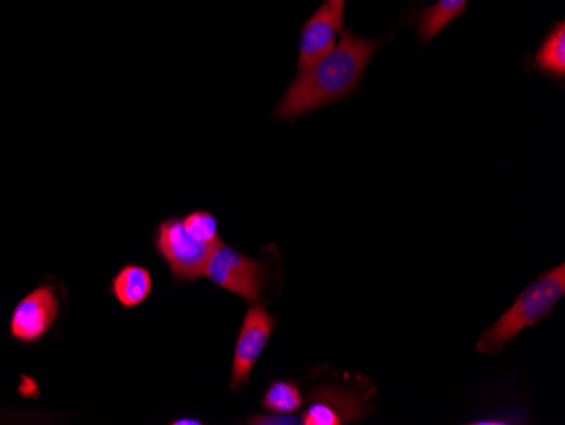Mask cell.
<instances>
[{
  "mask_svg": "<svg viewBox=\"0 0 565 425\" xmlns=\"http://www.w3.org/2000/svg\"><path fill=\"white\" fill-rule=\"evenodd\" d=\"M565 295V265L555 266L542 273L522 294L515 304L501 314L500 319L482 332L476 349L481 354L497 357L504 346L513 341L520 332L533 328L535 323L547 319Z\"/></svg>",
  "mask_w": 565,
  "mask_h": 425,
  "instance_id": "obj_2",
  "label": "cell"
},
{
  "mask_svg": "<svg viewBox=\"0 0 565 425\" xmlns=\"http://www.w3.org/2000/svg\"><path fill=\"white\" fill-rule=\"evenodd\" d=\"M367 396L341 386H320L310 393V405L301 415V424L342 425L361 421L373 412L366 404Z\"/></svg>",
  "mask_w": 565,
  "mask_h": 425,
  "instance_id": "obj_6",
  "label": "cell"
},
{
  "mask_svg": "<svg viewBox=\"0 0 565 425\" xmlns=\"http://www.w3.org/2000/svg\"><path fill=\"white\" fill-rule=\"evenodd\" d=\"M469 0H437L430 8H424L417 15V33L424 43L439 36L450 22L465 15Z\"/></svg>",
  "mask_w": 565,
  "mask_h": 425,
  "instance_id": "obj_10",
  "label": "cell"
},
{
  "mask_svg": "<svg viewBox=\"0 0 565 425\" xmlns=\"http://www.w3.org/2000/svg\"><path fill=\"white\" fill-rule=\"evenodd\" d=\"M182 221L186 233L200 243L207 244L211 247H217L222 243L221 236H218L217 219L211 212L195 211Z\"/></svg>",
  "mask_w": 565,
  "mask_h": 425,
  "instance_id": "obj_13",
  "label": "cell"
},
{
  "mask_svg": "<svg viewBox=\"0 0 565 425\" xmlns=\"http://www.w3.org/2000/svg\"><path fill=\"white\" fill-rule=\"evenodd\" d=\"M381 40H364L352 30L342 31L341 43L329 55L305 72L297 73L288 91L276 106L273 117L295 120L305 114L344 100L355 92Z\"/></svg>",
  "mask_w": 565,
  "mask_h": 425,
  "instance_id": "obj_1",
  "label": "cell"
},
{
  "mask_svg": "<svg viewBox=\"0 0 565 425\" xmlns=\"http://www.w3.org/2000/svg\"><path fill=\"white\" fill-rule=\"evenodd\" d=\"M276 329V320L263 304H254L247 309L237 336L234 349L233 371H231V390L243 389L249 383L250 373L258 363L266 346Z\"/></svg>",
  "mask_w": 565,
  "mask_h": 425,
  "instance_id": "obj_5",
  "label": "cell"
},
{
  "mask_svg": "<svg viewBox=\"0 0 565 425\" xmlns=\"http://www.w3.org/2000/svg\"><path fill=\"white\" fill-rule=\"evenodd\" d=\"M533 66L557 82L565 78V22L554 24L533 55Z\"/></svg>",
  "mask_w": 565,
  "mask_h": 425,
  "instance_id": "obj_11",
  "label": "cell"
},
{
  "mask_svg": "<svg viewBox=\"0 0 565 425\" xmlns=\"http://www.w3.org/2000/svg\"><path fill=\"white\" fill-rule=\"evenodd\" d=\"M205 277L217 287L239 295L247 302H256L265 291L268 269L265 263L249 258L233 246L221 243L211 253Z\"/></svg>",
  "mask_w": 565,
  "mask_h": 425,
  "instance_id": "obj_3",
  "label": "cell"
},
{
  "mask_svg": "<svg viewBox=\"0 0 565 425\" xmlns=\"http://www.w3.org/2000/svg\"><path fill=\"white\" fill-rule=\"evenodd\" d=\"M174 425H200L202 422L196 421V418H177L173 421Z\"/></svg>",
  "mask_w": 565,
  "mask_h": 425,
  "instance_id": "obj_16",
  "label": "cell"
},
{
  "mask_svg": "<svg viewBox=\"0 0 565 425\" xmlns=\"http://www.w3.org/2000/svg\"><path fill=\"white\" fill-rule=\"evenodd\" d=\"M246 424L253 425H300L301 417H295L294 414H269L254 415L246 421Z\"/></svg>",
  "mask_w": 565,
  "mask_h": 425,
  "instance_id": "obj_14",
  "label": "cell"
},
{
  "mask_svg": "<svg viewBox=\"0 0 565 425\" xmlns=\"http://www.w3.org/2000/svg\"><path fill=\"white\" fill-rule=\"evenodd\" d=\"M262 405L271 414L291 415L303 407V393L294 380H276L266 390Z\"/></svg>",
  "mask_w": 565,
  "mask_h": 425,
  "instance_id": "obj_12",
  "label": "cell"
},
{
  "mask_svg": "<svg viewBox=\"0 0 565 425\" xmlns=\"http://www.w3.org/2000/svg\"><path fill=\"white\" fill-rule=\"evenodd\" d=\"M330 11H332L333 19L338 22V26H344V9L345 0H329Z\"/></svg>",
  "mask_w": 565,
  "mask_h": 425,
  "instance_id": "obj_15",
  "label": "cell"
},
{
  "mask_svg": "<svg viewBox=\"0 0 565 425\" xmlns=\"http://www.w3.org/2000/svg\"><path fill=\"white\" fill-rule=\"evenodd\" d=\"M154 246L170 266L171 275L182 281H195L205 277L209 258L215 249L190 236L183 227L182 219L178 217L160 222Z\"/></svg>",
  "mask_w": 565,
  "mask_h": 425,
  "instance_id": "obj_4",
  "label": "cell"
},
{
  "mask_svg": "<svg viewBox=\"0 0 565 425\" xmlns=\"http://www.w3.org/2000/svg\"><path fill=\"white\" fill-rule=\"evenodd\" d=\"M341 28L333 19L329 0H323L320 8L308 18L301 28L300 47H298L297 73L305 72L310 66L329 55L335 47V36Z\"/></svg>",
  "mask_w": 565,
  "mask_h": 425,
  "instance_id": "obj_8",
  "label": "cell"
},
{
  "mask_svg": "<svg viewBox=\"0 0 565 425\" xmlns=\"http://www.w3.org/2000/svg\"><path fill=\"white\" fill-rule=\"evenodd\" d=\"M60 314V300L51 287H40L15 306L11 334L21 342H36L50 331Z\"/></svg>",
  "mask_w": 565,
  "mask_h": 425,
  "instance_id": "obj_7",
  "label": "cell"
},
{
  "mask_svg": "<svg viewBox=\"0 0 565 425\" xmlns=\"http://www.w3.org/2000/svg\"><path fill=\"white\" fill-rule=\"evenodd\" d=\"M110 294L126 309H136L151 297L152 275L141 265H126L110 281Z\"/></svg>",
  "mask_w": 565,
  "mask_h": 425,
  "instance_id": "obj_9",
  "label": "cell"
}]
</instances>
